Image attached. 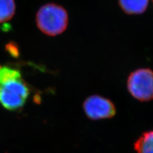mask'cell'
<instances>
[{"instance_id":"cell-1","label":"cell","mask_w":153,"mask_h":153,"mask_svg":"<svg viewBox=\"0 0 153 153\" xmlns=\"http://www.w3.org/2000/svg\"><path fill=\"white\" fill-rule=\"evenodd\" d=\"M36 22L40 30L45 35L56 36L66 30L68 24V15L63 7L49 3L38 10Z\"/></svg>"},{"instance_id":"cell-2","label":"cell","mask_w":153,"mask_h":153,"mask_svg":"<svg viewBox=\"0 0 153 153\" xmlns=\"http://www.w3.org/2000/svg\"><path fill=\"white\" fill-rule=\"evenodd\" d=\"M30 94V89L21 78L0 84V103L9 111L24 106Z\"/></svg>"},{"instance_id":"cell-3","label":"cell","mask_w":153,"mask_h":153,"mask_svg":"<svg viewBox=\"0 0 153 153\" xmlns=\"http://www.w3.org/2000/svg\"><path fill=\"white\" fill-rule=\"evenodd\" d=\"M129 93L140 102L153 100V71L149 68H140L133 71L127 81Z\"/></svg>"},{"instance_id":"cell-4","label":"cell","mask_w":153,"mask_h":153,"mask_svg":"<svg viewBox=\"0 0 153 153\" xmlns=\"http://www.w3.org/2000/svg\"><path fill=\"white\" fill-rule=\"evenodd\" d=\"M84 111L93 120L112 118L116 111L111 100L99 95H93L86 98L83 104Z\"/></svg>"},{"instance_id":"cell-5","label":"cell","mask_w":153,"mask_h":153,"mask_svg":"<svg viewBox=\"0 0 153 153\" xmlns=\"http://www.w3.org/2000/svg\"><path fill=\"white\" fill-rule=\"evenodd\" d=\"M149 0H118L119 7L128 15H139L144 12Z\"/></svg>"},{"instance_id":"cell-6","label":"cell","mask_w":153,"mask_h":153,"mask_svg":"<svg viewBox=\"0 0 153 153\" xmlns=\"http://www.w3.org/2000/svg\"><path fill=\"white\" fill-rule=\"evenodd\" d=\"M134 149L137 153H153V130L143 133L135 142Z\"/></svg>"},{"instance_id":"cell-7","label":"cell","mask_w":153,"mask_h":153,"mask_svg":"<svg viewBox=\"0 0 153 153\" xmlns=\"http://www.w3.org/2000/svg\"><path fill=\"white\" fill-rule=\"evenodd\" d=\"M15 12L16 4L14 0H0V23L11 19Z\"/></svg>"},{"instance_id":"cell-8","label":"cell","mask_w":153,"mask_h":153,"mask_svg":"<svg viewBox=\"0 0 153 153\" xmlns=\"http://www.w3.org/2000/svg\"><path fill=\"white\" fill-rule=\"evenodd\" d=\"M21 78V74L19 70L9 66H0V84Z\"/></svg>"},{"instance_id":"cell-9","label":"cell","mask_w":153,"mask_h":153,"mask_svg":"<svg viewBox=\"0 0 153 153\" xmlns=\"http://www.w3.org/2000/svg\"><path fill=\"white\" fill-rule=\"evenodd\" d=\"M6 50L13 57H17L19 56V51L16 43L10 42L6 45Z\"/></svg>"},{"instance_id":"cell-10","label":"cell","mask_w":153,"mask_h":153,"mask_svg":"<svg viewBox=\"0 0 153 153\" xmlns=\"http://www.w3.org/2000/svg\"><path fill=\"white\" fill-rule=\"evenodd\" d=\"M152 2H153V0H152Z\"/></svg>"}]
</instances>
